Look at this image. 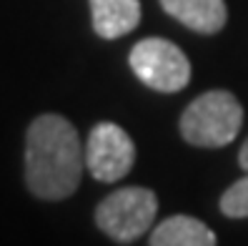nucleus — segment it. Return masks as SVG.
<instances>
[{
    "mask_svg": "<svg viewBox=\"0 0 248 246\" xmlns=\"http://www.w3.org/2000/svg\"><path fill=\"white\" fill-rule=\"evenodd\" d=\"M80 136L68 118L38 115L25 136V183L43 201L68 198L83 176Z\"/></svg>",
    "mask_w": 248,
    "mask_h": 246,
    "instance_id": "1",
    "label": "nucleus"
},
{
    "mask_svg": "<svg viewBox=\"0 0 248 246\" xmlns=\"http://www.w3.org/2000/svg\"><path fill=\"white\" fill-rule=\"evenodd\" d=\"M243 108L228 91H208L198 96L181 115V133L188 143L203 148L226 146L238 136Z\"/></svg>",
    "mask_w": 248,
    "mask_h": 246,
    "instance_id": "2",
    "label": "nucleus"
},
{
    "mask_svg": "<svg viewBox=\"0 0 248 246\" xmlns=\"http://www.w3.org/2000/svg\"><path fill=\"white\" fill-rule=\"evenodd\" d=\"M158 213V198L151 189L143 186H125L106 196L95 209L98 229L113 241L130 244L151 229Z\"/></svg>",
    "mask_w": 248,
    "mask_h": 246,
    "instance_id": "3",
    "label": "nucleus"
},
{
    "mask_svg": "<svg viewBox=\"0 0 248 246\" xmlns=\"http://www.w3.org/2000/svg\"><path fill=\"white\" fill-rule=\"evenodd\" d=\"M138 81L160 93L183 91L191 81V63L186 53L170 40L163 38H143L128 55Z\"/></svg>",
    "mask_w": 248,
    "mask_h": 246,
    "instance_id": "4",
    "label": "nucleus"
},
{
    "mask_svg": "<svg viewBox=\"0 0 248 246\" xmlns=\"http://www.w3.org/2000/svg\"><path fill=\"white\" fill-rule=\"evenodd\" d=\"M136 161V143L121 126L110 121L98 123L85 143V168L95 181H121L133 168Z\"/></svg>",
    "mask_w": 248,
    "mask_h": 246,
    "instance_id": "5",
    "label": "nucleus"
},
{
    "mask_svg": "<svg viewBox=\"0 0 248 246\" xmlns=\"http://www.w3.org/2000/svg\"><path fill=\"white\" fill-rule=\"evenodd\" d=\"M163 10L196 33L213 35L223 31L228 10L223 0H160Z\"/></svg>",
    "mask_w": 248,
    "mask_h": 246,
    "instance_id": "6",
    "label": "nucleus"
},
{
    "mask_svg": "<svg viewBox=\"0 0 248 246\" xmlns=\"http://www.w3.org/2000/svg\"><path fill=\"white\" fill-rule=\"evenodd\" d=\"M93 31L106 38H121L140 23V0H91Z\"/></svg>",
    "mask_w": 248,
    "mask_h": 246,
    "instance_id": "7",
    "label": "nucleus"
},
{
    "mask_svg": "<svg viewBox=\"0 0 248 246\" xmlns=\"http://www.w3.org/2000/svg\"><path fill=\"white\" fill-rule=\"evenodd\" d=\"M151 246H216V234L193 216H168L151 234Z\"/></svg>",
    "mask_w": 248,
    "mask_h": 246,
    "instance_id": "8",
    "label": "nucleus"
},
{
    "mask_svg": "<svg viewBox=\"0 0 248 246\" xmlns=\"http://www.w3.org/2000/svg\"><path fill=\"white\" fill-rule=\"evenodd\" d=\"M221 211L231 219H248V171L221 198Z\"/></svg>",
    "mask_w": 248,
    "mask_h": 246,
    "instance_id": "9",
    "label": "nucleus"
},
{
    "mask_svg": "<svg viewBox=\"0 0 248 246\" xmlns=\"http://www.w3.org/2000/svg\"><path fill=\"white\" fill-rule=\"evenodd\" d=\"M238 164H241L243 171H248V138L243 141V146H241V151H238Z\"/></svg>",
    "mask_w": 248,
    "mask_h": 246,
    "instance_id": "10",
    "label": "nucleus"
}]
</instances>
